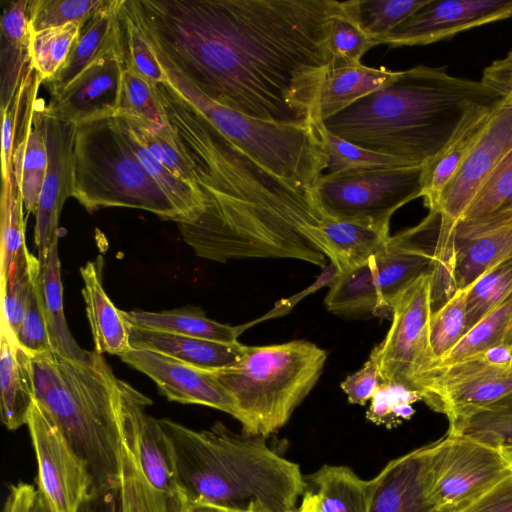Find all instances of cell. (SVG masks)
Returning <instances> with one entry per match:
<instances>
[{
	"label": "cell",
	"instance_id": "obj_1",
	"mask_svg": "<svg viewBox=\"0 0 512 512\" xmlns=\"http://www.w3.org/2000/svg\"><path fill=\"white\" fill-rule=\"evenodd\" d=\"M148 41L200 92L260 121L320 129L334 0H126Z\"/></svg>",
	"mask_w": 512,
	"mask_h": 512
},
{
	"label": "cell",
	"instance_id": "obj_2",
	"mask_svg": "<svg viewBox=\"0 0 512 512\" xmlns=\"http://www.w3.org/2000/svg\"><path fill=\"white\" fill-rule=\"evenodd\" d=\"M157 96L203 198L198 212L177 223L196 255L221 263L289 258L324 268L328 219L313 188L265 169L170 85Z\"/></svg>",
	"mask_w": 512,
	"mask_h": 512
},
{
	"label": "cell",
	"instance_id": "obj_3",
	"mask_svg": "<svg viewBox=\"0 0 512 512\" xmlns=\"http://www.w3.org/2000/svg\"><path fill=\"white\" fill-rule=\"evenodd\" d=\"M502 100L480 80L456 77L446 67L399 71L381 89L322 122L355 145L425 166L470 123Z\"/></svg>",
	"mask_w": 512,
	"mask_h": 512
},
{
	"label": "cell",
	"instance_id": "obj_4",
	"mask_svg": "<svg viewBox=\"0 0 512 512\" xmlns=\"http://www.w3.org/2000/svg\"><path fill=\"white\" fill-rule=\"evenodd\" d=\"M172 448L180 492L190 505L228 512H295L307 490L300 466L265 437L235 433L221 422L194 430L159 419Z\"/></svg>",
	"mask_w": 512,
	"mask_h": 512
},
{
	"label": "cell",
	"instance_id": "obj_5",
	"mask_svg": "<svg viewBox=\"0 0 512 512\" xmlns=\"http://www.w3.org/2000/svg\"><path fill=\"white\" fill-rule=\"evenodd\" d=\"M30 368L35 400L85 462L92 491L119 486L126 441L122 380L96 351L84 362L36 355Z\"/></svg>",
	"mask_w": 512,
	"mask_h": 512
},
{
	"label": "cell",
	"instance_id": "obj_6",
	"mask_svg": "<svg viewBox=\"0 0 512 512\" xmlns=\"http://www.w3.org/2000/svg\"><path fill=\"white\" fill-rule=\"evenodd\" d=\"M326 351L305 340L246 346L233 365L213 371L242 432L267 438L281 429L317 383Z\"/></svg>",
	"mask_w": 512,
	"mask_h": 512
},
{
	"label": "cell",
	"instance_id": "obj_7",
	"mask_svg": "<svg viewBox=\"0 0 512 512\" xmlns=\"http://www.w3.org/2000/svg\"><path fill=\"white\" fill-rule=\"evenodd\" d=\"M72 197L89 212L126 207L176 223L182 218L140 164L114 115L75 124Z\"/></svg>",
	"mask_w": 512,
	"mask_h": 512
},
{
	"label": "cell",
	"instance_id": "obj_8",
	"mask_svg": "<svg viewBox=\"0 0 512 512\" xmlns=\"http://www.w3.org/2000/svg\"><path fill=\"white\" fill-rule=\"evenodd\" d=\"M151 47L170 85L220 132L280 178L314 187L326 167L319 129L268 123L217 104Z\"/></svg>",
	"mask_w": 512,
	"mask_h": 512
},
{
	"label": "cell",
	"instance_id": "obj_9",
	"mask_svg": "<svg viewBox=\"0 0 512 512\" xmlns=\"http://www.w3.org/2000/svg\"><path fill=\"white\" fill-rule=\"evenodd\" d=\"M422 174L423 166L325 173L313 193L327 219L389 225L396 210L422 197Z\"/></svg>",
	"mask_w": 512,
	"mask_h": 512
},
{
	"label": "cell",
	"instance_id": "obj_10",
	"mask_svg": "<svg viewBox=\"0 0 512 512\" xmlns=\"http://www.w3.org/2000/svg\"><path fill=\"white\" fill-rule=\"evenodd\" d=\"M431 313L430 276L419 278L393 300L391 326L370 354L380 382L401 384L421 393L424 381L437 366L429 337Z\"/></svg>",
	"mask_w": 512,
	"mask_h": 512
},
{
	"label": "cell",
	"instance_id": "obj_11",
	"mask_svg": "<svg viewBox=\"0 0 512 512\" xmlns=\"http://www.w3.org/2000/svg\"><path fill=\"white\" fill-rule=\"evenodd\" d=\"M431 493L439 508L462 509L512 471L500 450L447 432L428 444Z\"/></svg>",
	"mask_w": 512,
	"mask_h": 512
},
{
	"label": "cell",
	"instance_id": "obj_12",
	"mask_svg": "<svg viewBox=\"0 0 512 512\" xmlns=\"http://www.w3.org/2000/svg\"><path fill=\"white\" fill-rule=\"evenodd\" d=\"M512 391V362L488 353L436 366L424 381L423 401L449 422L481 409Z\"/></svg>",
	"mask_w": 512,
	"mask_h": 512
},
{
	"label": "cell",
	"instance_id": "obj_13",
	"mask_svg": "<svg viewBox=\"0 0 512 512\" xmlns=\"http://www.w3.org/2000/svg\"><path fill=\"white\" fill-rule=\"evenodd\" d=\"M27 426L37 460L38 492L51 512H77L93 487L85 462L36 400Z\"/></svg>",
	"mask_w": 512,
	"mask_h": 512
},
{
	"label": "cell",
	"instance_id": "obj_14",
	"mask_svg": "<svg viewBox=\"0 0 512 512\" xmlns=\"http://www.w3.org/2000/svg\"><path fill=\"white\" fill-rule=\"evenodd\" d=\"M510 17L512 0H427L379 44H431Z\"/></svg>",
	"mask_w": 512,
	"mask_h": 512
},
{
	"label": "cell",
	"instance_id": "obj_15",
	"mask_svg": "<svg viewBox=\"0 0 512 512\" xmlns=\"http://www.w3.org/2000/svg\"><path fill=\"white\" fill-rule=\"evenodd\" d=\"M512 150V105L501 103L463 165L441 193L433 210L456 224L476 192L498 163Z\"/></svg>",
	"mask_w": 512,
	"mask_h": 512
},
{
	"label": "cell",
	"instance_id": "obj_16",
	"mask_svg": "<svg viewBox=\"0 0 512 512\" xmlns=\"http://www.w3.org/2000/svg\"><path fill=\"white\" fill-rule=\"evenodd\" d=\"M125 68L124 51L102 56L61 92L51 96L44 106L45 115L74 124L115 115Z\"/></svg>",
	"mask_w": 512,
	"mask_h": 512
},
{
	"label": "cell",
	"instance_id": "obj_17",
	"mask_svg": "<svg viewBox=\"0 0 512 512\" xmlns=\"http://www.w3.org/2000/svg\"><path fill=\"white\" fill-rule=\"evenodd\" d=\"M45 115V113H44ZM48 166L35 215L34 240L43 264L58 241V223L67 198L73 196V143L75 124L45 115Z\"/></svg>",
	"mask_w": 512,
	"mask_h": 512
},
{
	"label": "cell",
	"instance_id": "obj_18",
	"mask_svg": "<svg viewBox=\"0 0 512 512\" xmlns=\"http://www.w3.org/2000/svg\"><path fill=\"white\" fill-rule=\"evenodd\" d=\"M119 357L151 378L170 401L204 405L233 416L232 401L213 371L145 349L131 348Z\"/></svg>",
	"mask_w": 512,
	"mask_h": 512
},
{
	"label": "cell",
	"instance_id": "obj_19",
	"mask_svg": "<svg viewBox=\"0 0 512 512\" xmlns=\"http://www.w3.org/2000/svg\"><path fill=\"white\" fill-rule=\"evenodd\" d=\"M429 446L389 461L369 480V512H436Z\"/></svg>",
	"mask_w": 512,
	"mask_h": 512
},
{
	"label": "cell",
	"instance_id": "obj_20",
	"mask_svg": "<svg viewBox=\"0 0 512 512\" xmlns=\"http://www.w3.org/2000/svg\"><path fill=\"white\" fill-rule=\"evenodd\" d=\"M125 416L141 470L148 482L158 491L180 492L170 442L159 419L145 413L151 404L146 396L122 380Z\"/></svg>",
	"mask_w": 512,
	"mask_h": 512
},
{
	"label": "cell",
	"instance_id": "obj_21",
	"mask_svg": "<svg viewBox=\"0 0 512 512\" xmlns=\"http://www.w3.org/2000/svg\"><path fill=\"white\" fill-rule=\"evenodd\" d=\"M512 256V218L459 221L453 233V282L466 289L489 269Z\"/></svg>",
	"mask_w": 512,
	"mask_h": 512
},
{
	"label": "cell",
	"instance_id": "obj_22",
	"mask_svg": "<svg viewBox=\"0 0 512 512\" xmlns=\"http://www.w3.org/2000/svg\"><path fill=\"white\" fill-rule=\"evenodd\" d=\"M122 0H105L82 25L71 53L59 72L45 83L50 95L66 88L92 63L112 51H124Z\"/></svg>",
	"mask_w": 512,
	"mask_h": 512
},
{
	"label": "cell",
	"instance_id": "obj_23",
	"mask_svg": "<svg viewBox=\"0 0 512 512\" xmlns=\"http://www.w3.org/2000/svg\"><path fill=\"white\" fill-rule=\"evenodd\" d=\"M32 97L19 128L13 152V174L29 213H36L47 172L48 149L44 105Z\"/></svg>",
	"mask_w": 512,
	"mask_h": 512
},
{
	"label": "cell",
	"instance_id": "obj_24",
	"mask_svg": "<svg viewBox=\"0 0 512 512\" xmlns=\"http://www.w3.org/2000/svg\"><path fill=\"white\" fill-rule=\"evenodd\" d=\"M130 346L159 352L191 366L216 371L233 365L246 345L219 342L130 326Z\"/></svg>",
	"mask_w": 512,
	"mask_h": 512
},
{
	"label": "cell",
	"instance_id": "obj_25",
	"mask_svg": "<svg viewBox=\"0 0 512 512\" xmlns=\"http://www.w3.org/2000/svg\"><path fill=\"white\" fill-rule=\"evenodd\" d=\"M103 258L98 256L80 268L83 298L90 323L94 351L120 356L130 346V325L123 311L107 296L102 284Z\"/></svg>",
	"mask_w": 512,
	"mask_h": 512
},
{
	"label": "cell",
	"instance_id": "obj_26",
	"mask_svg": "<svg viewBox=\"0 0 512 512\" xmlns=\"http://www.w3.org/2000/svg\"><path fill=\"white\" fill-rule=\"evenodd\" d=\"M30 0L10 1L1 16V110L6 108L31 72L29 56Z\"/></svg>",
	"mask_w": 512,
	"mask_h": 512
},
{
	"label": "cell",
	"instance_id": "obj_27",
	"mask_svg": "<svg viewBox=\"0 0 512 512\" xmlns=\"http://www.w3.org/2000/svg\"><path fill=\"white\" fill-rule=\"evenodd\" d=\"M1 419L9 430L27 424L35 401L28 356L1 326L0 352Z\"/></svg>",
	"mask_w": 512,
	"mask_h": 512
},
{
	"label": "cell",
	"instance_id": "obj_28",
	"mask_svg": "<svg viewBox=\"0 0 512 512\" xmlns=\"http://www.w3.org/2000/svg\"><path fill=\"white\" fill-rule=\"evenodd\" d=\"M399 71L370 68L333 60L326 71L319 99L321 123L355 101L392 82Z\"/></svg>",
	"mask_w": 512,
	"mask_h": 512
},
{
	"label": "cell",
	"instance_id": "obj_29",
	"mask_svg": "<svg viewBox=\"0 0 512 512\" xmlns=\"http://www.w3.org/2000/svg\"><path fill=\"white\" fill-rule=\"evenodd\" d=\"M321 230L326 255L337 274L369 260L390 238L389 225L328 219Z\"/></svg>",
	"mask_w": 512,
	"mask_h": 512
},
{
	"label": "cell",
	"instance_id": "obj_30",
	"mask_svg": "<svg viewBox=\"0 0 512 512\" xmlns=\"http://www.w3.org/2000/svg\"><path fill=\"white\" fill-rule=\"evenodd\" d=\"M123 314L133 327L227 343L236 342L244 329L216 322L193 306L160 312L136 309Z\"/></svg>",
	"mask_w": 512,
	"mask_h": 512
},
{
	"label": "cell",
	"instance_id": "obj_31",
	"mask_svg": "<svg viewBox=\"0 0 512 512\" xmlns=\"http://www.w3.org/2000/svg\"><path fill=\"white\" fill-rule=\"evenodd\" d=\"M39 285L52 351L71 361H87L91 351H86L77 344L64 314L58 241L53 243L45 262L41 264Z\"/></svg>",
	"mask_w": 512,
	"mask_h": 512
},
{
	"label": "cell",
	"instance_id": "obj_32",
	"mask_svg": "<svg viewBox=\"0 0 512 512\" xmlns=\"http://www.w3.org/2000/svg\"><path fill=\"white\" fill-rule=\"evenodd\" d=\"M307 480L322 512H369V480L351 468L323 465Z\"/></svg>",
	"mask_w": 512,
	"mask_h": 512
},
{
	"label": "cell",
	"instance_id": "obj_33",
	"mask_svg": "<svg viewBox=\"0 0 512 512\" xmlns=\"http://www.w3.org/2000/svg\"><path fill=\"white\" fill-rule=\"evenodd\" d=\"M123 512H188L189 502L181 493L155 489L144 476L132 443L123 450L121 471Z\"/></svg>",
	"mask_w": 512,
	"mask_h": 512
},
{
	"label": "cell",
	"instance_id": "obj_34",
	"mask_svg": "<svg viewBox=\"0 0 512 512\" xmlns=\"http://www.w3.org/2000/svg\"><path fill=\"white\" fill-rule=\"evenodd\" d=\"M494 110L470 123L437 157L423 166L422 197L429 211L435 208L441 193L471 153Z\"/></svg>",
	"mask_w": 512,
	"mask_h": 512
},
{
	"label": "cell",
	"instance_id": "obj_35",
	"mask_svg": "<svg viewBox=\"0 0 512 512\" xmlns=\"http://www.w3.org/2000/svg\"><path fill=\"white\" fill-rule=\"evenodd\" d=\"M371 258L350 270L335 273L325 297V305L330 312L342 316L365 313L379 316L380 300Z\"/></svg>",
	"mask_w": 512,
	"mask_h": 512
},
{
	"label": "cell",
	"instance_id": "obj_36",
	"mask_svg": "<svg viewBox=\"0 0 512 512\" xmlns=\"http://www.w3.org/2000/svg\"><path fill=\"white\" fill-rule=\"evenodd\" d=\"M118 127L143 145L174 176L197 186L193 172L176 144L171 128L138 116L116 113Z\"/></svg>",
	"mask_w": 512,
	"mask_h": 512
},
{
	"label": "cell",
	"instance_id": "obj_37",
	"mask_svg": "<svg viewBox=\"0 0 512 512\" xmlns=\"http://www.w3.org/2000/svg\"><path fill=\"white\" fill-rule=\"evenodd\" d=\"M448 432L498 450L512 448V391L481 409L449 422Z\"/></svg>",
	"mask_w": 512,
	"mask_h": 512
},
{
	"label": "cell",
	"instance_id": "obj_38",
	"mask_svg": "<svg viewBox=\"0 0 512 512\" xmlns=\"http://www.w3.org/2000/svg\"><path fill=\"white\" fill-rule=\"evenodd\" d=\"M503 345H512V296L470 328L438 365L452 364Z\"/></svg>",
	"mask_w": 512,
	"mask_h": 512
},
{
	"label": "cell",
	"instance_id": "obj_39",
	"mask_svg": "<svg viewBox=\"0 0 512 512\" xmlns=\"http://www.w3.org/2000/svg\"><path fill=\"white\" fill-rule=\"evenodd\" d=\"M512 218V150L482 183L460 221Z\"/></svg>",
	"mask_w": 512,
	"mask_h": 512
},
{
	"label": "cell",
	"instance_id": "obj_40",
	"mask_svg": "<svg viewBox=\"0 0 512 512\" xmlns=\"http://www.w3.org/2000/svg\"><path fill=\"white\" fill-rule=\"evenodd\" d=\"M38 258L25 248L16 258L6 280L1 284V326L16 341L34 280L40 273Z\"/></svg>",
	"mask_w": 512,
	"mask_h": 512
},
{
	"label": "cell",
	"instance_id": "obj_41",
	"mask_svg": "<svg viewBox=\"0 0 512 512\" xmlns=\"http://www.w3.org/2000/svg\"><path fill=\"white\" fill-rule=\"evenodd\" d=\"M427 0H351L343 10L376 44Z\"/></svg>",
	"mask_w": 512,
	"mask_h": 512
},
{
	"label": "cell",
	"instance_id": "obj_42",
	"mask_svg": "<svg viewBox=\"0 0 512 512\" xmlns=\"http://www.w3.org/2000/svg\"><path fill=\"white\" fill-rule=\"evenodd\" d=\"M81 25L70 23L31 32L30 63L43 84L53 78L67 61L80 33Z\"/></svg>",
	"mask_w": 512,
	"mask_h": 512
},
{
	"label": "cell",
	"instance_id": "obj_43",
	"mask_svg": "<svg viewBox=\"0 0 512 512\" xmlns=\"http://www.w3.org/2000/svg\"><path fill=\"white\" fill-rule=\"evenodd\" d=\"M512 296V256L466 288L467 331Z\"/></svg>",
	"mask_w": 512,
	"mask_h": 512
},
{
	"label": "cell",
	"instance_id": "obj_44",
	"mask_svg": "<svg viewBox=\"0 0 512 512\" xmlns=\"http://www.w3.org/2000/svg\"><path fill=\"white\" fill-rule=\"evenodd\" d=\"M23 199L13 172L2 179L1 192V284L6 280L25 245Z\"/></svg>",
	"mask_w": 512,
	"mask_h": 512
},
{
	"label": "cell",
	"instance_id": "obj_45",
	"mask_svg": "<svg viewBox=\"0 0 512 512\" xmlns=\"http://www.w3.org/2000/svg\"><path fill=\"white\" fill-rule=\"evenodd\" d=\"M320 137L326 158L324 174L374 168L410 167L401 159L370 151L341 139L327 131L323 125L320 128Z\"/></svg>",
	"mask_w": 512,
	"mask_h": 512
},
{
	"label": "cell",
	"instance_id": "obj_46",
	"mask_svg": "<svg viewBox=\"0 0 512 512\" xmlns=\"http://www.w3.org/2000/svg\"><path fill=\"white\" fill-rule=\"evenodd\" d=\"M120 14L126 68L153 86L164 82L165 72L126 0H122Z\"/></svg>",
	"mask_w": 512,
	"mask_h": 512
},
{
	"label": "cell",
	"instance_id": "obj_47",
	"mask_svg": "<svg viewBox=\"0 0 512 512\" xmlns=\"http://www.w3.org/2000/svg\"><path fill=\"white\" fill-rule=\"evenodd\" d=\"M466 332V289H463L431 313L429 337L437 365Z\"/></svg>",
	"mask_w": 512,
	"mask_h": 512
},
{
	"label": "cell",
	"instance_id": "obj_48",
	"mask_svg": "<svg viewBox=\"0 0 512 512\" xmlns=\"http://www.w3.org/2000/svg\"><path fill=\"white\" fill-rule=\"evenodd\" d=\"M104 2L105 0H30V31L36 32L70 23L83 24Z\"/></svg>",
	"mask_w": 512,
	"mask_h": 512
},
{
	"label": "cell",
	"instance_id": "obj_49",
	"mask_svg": "<svg viewBox=\"0 0 512 512\" xmlns=\"http://www.w3.org/2000/svg\"><path fill=\"white\" fill-rule=\"evenodd\" d=\"M116 113L130 114L158 125H167L153 85L128 68L122 73Z\"/></svg>",
	"mask_w": 512,
	"mask_h": 512
},
{
	"label": "cell",
	"instance_id": "obj_50",
	"mask_svg": "<svg viewBox=\"0 0 512 512\" xmlns=\"http://www.w3.org/2000/svg\"><path fill=\"white\" fill-rule=\"evenodd\" d=\"M328 45L333 60L361 63V57L377 44L343 10L341 2V10L330 21Z\"/></svg>",
	"mask_w": 512,
	"mask_h": 512
},
{
	"label": "cell",
	"instance_id": "obj_51",
	"mask_svg": "<svg viewBox=\"0 0 512 512\" xmlns=\"http://www.w3.org/2000/svg\"><path fill=\"white\" fill-rule=\"evenodd\" d=\"M39 275L31 288L26 312L16 336L17 345L30 357L52 351L40 293Z\"/></svg>",
	"mask_w": 512,
	"mask_h": 512
},
{
	"label": "cell",
	"instance_id": "obj_52",
	"mask_svg": "<svg viewBox=\"0 0 512 512\" xmlns=\"http://www.w3.org/2000/svg\"><path fill=\"white\" fill-rule=\"evenodd\" d=\"M423 401L422 394L397 383L380 382L371 398L366 418L377 425L392 428V414L400 404H413Z\"/></svg>",
	"mask_w": 512,
	"mask_h": 512
},
{
	"label": "cell",
	"instance_id": "obj_53",
	"mask_svg": "<svg viewBox=\"0 0 512 512\" xmlns=\"http://www.w3.org/2000/svg\"><path fill=\"white\" fill-rule=\"evenodd\" d=\"M379 384L376 362L369 356L362 368L348 376L340 386L347 395L349 403L365 405L367 401L371 400Z\"/></svg>",
	"mask_w": 512,
	"mask_h": 512
},
{
	"label": "cell",
	"instance_id": "obj_54",
	"mask_svg": "<svg viewBox=\"0 0 512 512\" xmlns=\"http://www.w3.org/2000/svg\"><path fill=\"white\" fill-rule=\"evenodd\" d=\"M460 512H512V471Z\"/></svg>",
	"mask_w": 512,
	"mask_h": 512
},
{
	"label": "cell",
	"instance_id": "obj_55",
	"mask_svg": "<svg viewBox=\"0 0 512 512\" xmlns=\"http://www.w3.org/2000/svg\"><path fill=\"white\" fill-rule=\"evenodd\" d=\"M480 81L503 103L512 105V50L485 67Z\"/></svg>",
	"mask_w": 512,
	"mask_h": 512
},
{
	"label": "cell",
	"instance_id": "obj_56",
	"mask_svg": "<svg viewBox=\"0 0 512 512\" xmlns=\"http://www.w3.org/2000/svg\"><path fill=\"white\" fill-rule=\"evenodd\" d=\"M77 512H123L121 486L92 491Z\"/></svg>",
	"mask_w": 512,
	"mask_h": 512
},
{
	"label": "cell",
	"instance_id": "obj_57",
	"mask_svg": "<svg viewBox=\"0 0 512 512\" xmlns=\"http://www.w3.org/2000/svg\"><path fill=\"white\" fill-rule=\"evenodd\" d=\"M37 496V488L19 482L12 485L7 495L3 512H32Z\"/></svg>",
	"mask_w": 512,
	"mask_h": 512
},
{
	"label": "cell",
	"instance_id": "obj_58",
	"mask_svg": "<svg viewBox=\"0 0 512 512\" xmlns=\"http://www.w3.org/2000/svg\"><path fill=\"white\" fill-rule=\"evenodd\" d=\"M295 512H322L317 497L311 490H306L303 494L300 506L297 507Z\"/></svg>",
	"mask_w": 512,
	"mask_h": 512
},
{
	"label": "cell",
	"instance_id": "obj_59",
	"mask_svg": "<svg viewBox=\"0 0 512 512\" xmlns=\"http://www.w3.org/2000/svg\"><path fill=\"white\" fill-rule=\"evenodd\" d=\"M188 512H228L227 510L206 504H194L189 506Z\"/></svg>",
	"mask_w": 512,
	"mask_h": 512
},
{
	"label": "cell",
	"instance_id": "obj_60",
	"mask_svg": "<svg viewBox=\"0 0 512 512\" xmlns=\"http://www.w3.org/2000/svg\"><path fill=\"white\" fill-rule=\"evenodd\" d=\"M32 512H51L47 502L39 492H37Z\"/></svg>",
	"mask_w": 512,
	"mask_h": 512
},
{
	"label": "cell",
	"instance_id": "obj_61",
	"mask_svg": "<svg viewBox=\"0 0 512 512\" xmlns=\"http://www.w3.org/2000/svg\"><path fill=\"white\" fill-rule=\"evenodd\" d=\"M501 453L512 468V448L501 449Z\"/></svg>",
	"mask_w": 512,
	"mask_h": 512
},
{
	"label": "cell",
	"instance_id": "obj_62",
	"mask_svg": "<svg viewBox=\"0 0 512 512\" xmlns=\"http://www.w3.org/2000/svg\"><path fill=\"white\" fill-rule=\"evenodd\" d=\"M460 508L455 507H442L438 509L436 512H460Z\"/></svg>",
	"mask_w": 512,
	"mask_h": 512
},
{
	"label": "cell",
	"instance_id": "obj_63",
	"mask_svg": "<svg viewBox=\"0 0 512 512\" xmlns=\"http://www.w3.org/2000/svg\"><path fill=\"white\" fill-rule=\"evenodd\" d=\"M248 512H263V511H260V510H257V509H251L250 511Z\"/></svg>",
	"mask_w": 512,
	"mask_h": 512
}]
</instances>
